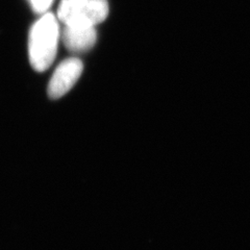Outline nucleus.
<instances>
[{"mask_svg":"<svg viewBox=\"0 0 250 250\" xmlns=\"http://www.w3.org/2000/svg\"><path fill=\"white\" fill-rule=\"evenodd\" d=\"M107 0H62L58 19L64 25L96 26L108 15Z\"/></svg>","mask_w":250,"mask_h":250,"instance_id":"f03ea898","label":"nucleus"},{"mask_svg":"<svg viewBox=\"0 0 250 250\" xmlns=\"http://www.w3.org/2000/svg\"><path fill=\"white\" fill-rule=\"evenodd\" d=\"M62 40L65 47L72 52H84L95 45L97 34L95 26L64 25Z\"/></svg>","mask_w":250,"mask_h":250,"instance_id":"20e7f679","label":"nucleus"},{"mask_svg":"<svg viewBox=\"0 0 250 250\" xmlns=\"http://www.w3.org/2000/svg\"><path fill=\"white\" fill-rule=\"evenodd\" d=\"M83 70V62L71 58L62 61L54 70L48 83V95L52 99H59L71 90L81 77Z\"/></svg>","mask_w":250,"mask_h":250,"instance_id":"7ed1b4c3","label":"nucleus"},{"mask_svg":"<svg viewBox=\"0 0 250 250\" xmlns=\"http://www.w3.org/2000/svg\"><path fill=\"white\" fill-rule=\"evenodd\" d=\"M31 9L37 14H45L52 5L54 0H28Z\"/></svg>","mask_w":250,"mask_h":250,"instance_id":"39448f33","label":"nucleus"},{"mask_svg":"<svg viewBox=\"0 0 250 250\" xmlns=\"http://www.w3.org/2000/svg\"><path fill=\"white\" fill-rule=\"evenodd\" d=\"M58 19L51 13H45L31 26L28 36V57L33 69L43 72L57 57L60 40Z\"/></svg>","mask_w":250,"mask_h":250,"instance_id":"f257e3e1","label":"nucleus"}]
</instances>
